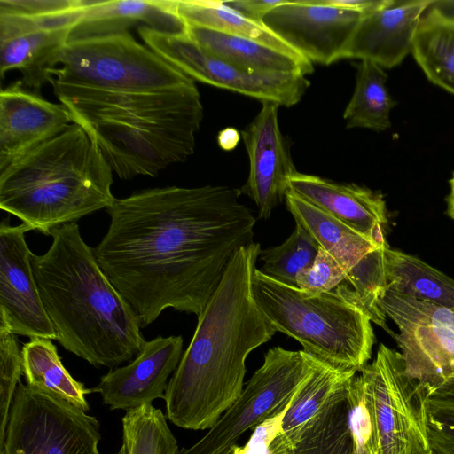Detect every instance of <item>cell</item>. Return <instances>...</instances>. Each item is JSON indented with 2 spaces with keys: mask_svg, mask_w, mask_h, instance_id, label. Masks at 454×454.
Listing matches in <instances>:
<instances>
[{
  "mask_svg": "<svg viewBox=\"0 0 454 454\" xmlns=\"http://www.w3.org/2000/svg\"><path fill=\"white\" fill-rule=\"evenodd\" d=\"M223 185L167 186L116 199L93 248L141 327L167 309L201 313L234 253L253 243L255 217Z\"/></svg>",
  "mask_w": 454,
  "mask_h": 454,
  "instance_id": "cell-1",
  "label": "cell"
},
{
  "mask_svg": "<svg viewBox=\"0 0 454 454\" xmlns=\"http://www.w3.org/2000/svg\"><path fill=\"white\" fill-rule=\"evenodd\" d=\"M261 249L253 242L234 253L168 382L166 416L181 428L212 427L242 393L248 355L276 333L252 292Z\"/></svg>",
  "mask_w": 454,
  "mask_h": 454,
  "instance_id": "cell-2",
  "label": "cell"
},
{
  "mask_svg": "<svg viewBox=\"0 0 454 454\" xmlns=\"http://www.w3.org/2000/svg\"><path fill=\"white\" fill-rule=\"evenodd\" d=\"M49 235L51 246L42 255L33 254L31 262L56 340L97 368L132 361L146 342L139 319L102 270L78 224L56 227Z\"/></svg>",
  "mask_w": 454,
  "mask_h": 454,
  "instance_id": "cell-3",
  "label": "cell"
},
{
  "mask_svg": "<svg viewBox=\"0 0 454 454\" xmlns=\"http://www.w3.org/2000/svg\"><path fill=\"white\" fill-rule=\"evenodd\" d=\"M53 90L72 121L86 130L121 179L155 176L194 153L203 119L195 82L146 92Z\"/></svg>",
  "mask_w": 454,
  "mask_h": 454,
  "instance_id": "cell-4",
  "label": "cell"
},
{
  "mask_svg": "<svg viewBox=\"0 0 454 454\" xmlns=\"http://www.w3.org/2000/svg\"><path fill=\"white\" fill-rule=\"evenodd\" d=\"M113 170L76 123L0 170V208L45 235L112 206Z\"/></svg>",
  "mask_w": 454,
  "mask_h": 454,
  "instance_id": "cell-5",
  "label": "cell"
},
{
  "mask_svg": "<svg viewBox=\"0 0 454 454\" xmlns=\"http://www.w3.org/2000/svg\"><path fill=\"white\" fill-rule=\"evenodd\" d=\"M254 301L276 332L296 340L319 360L359 372L372 357V320L357 303L335 289L313 294L278 282L255 269Z\"/></svg>",
  "mask_w": 454,
  "mask_h": 454,
  "instance_id": "cell-6",
  "label": "cell"
},
{
  "mask_svg": "<svg viewBox=\"0 0 454 454\" xmlns=\"http://www.w3.org/2000/svg\"><path fill=\"white\" fill-rule=\"evenodd\" d=\"M50 75L52 87L106 92L160 91L194 82L129 31L68 41Z\"/></svg>",
  "mask_w": 454,
  "mask_h": 454,
  "instance_id": "cell-7",
  "label": "cell"
},
{
  "mask_svg": "<svg viewBox=\"0 0 454 454\" xmlns=\"http://www.w3.org/2000/svg\"><path fill=\"white\" fill-rule=\"evenodd\" d=\"M319 362L304 350L292 351L279 346L270 348L237 400L202 438L181 449L180 454L226 452L247 431L286 412Z\"/></svg>",
  "mask_w": 454,
  "mask_h": 454,
  "instance_id": "cell-8",
  "label": "cell"
},
{
  "mask_svg": "<svg viewBox=\"0 0 454 454\" xmlns=\"http://www.w3.org/2000/svg\"><path fill=\"white\" fill-rule=\"evenodd\" d=\"M84 0H0V74L15 69L39 90L72 29Z\"/></svg>",
  "mask_w": 454,
  "mask_h": 454,
  "instance_id": "cell-9",
  "label": "cell"
},
{
  "mask_svg": "<svg viewBox=\"0 0 454 454\" xmlns=\"http://www.w3.org/2000/svg\"><path fill=\"white\" fill-rule=\"evenodd\" d=\"M96 417L20 383L0 454H100Z\"/></svg>",
  "mask_w": 454,
  "mask_h": 454,
  "instance_id": "cell-10",
  "label": "cell"
},
{
  "mask_svg": "<svg viewBox=\"0 0 454 454\" xmlns=\"http://www.w3.org/2000/svg\"><path fill=\"white\" fill-rule=\"evenodd\" d=\"M359 372L372 398L379 454H430L427 391L408 376L400 351L380 344Z\"/></svg>",
  "mask_w": 454,
  "mask_h": 454,
  "instance_id": "cell-11",
  "label": "cell"
},
{
  "mask_svg": "<svg viewBox=\"0 0 454 454\" xmlns=\"http://www.w3.org/2000/svg\"><path fill=\"white\" fill-rule=\"evenodd\" d=\"M397 326L405 372L429 393L454 378V312L387 286L379 301Z\"/></svg>",
  "mask_w": 454,
  "mask_h": 454,
  "instance_id": "cell-12",
  "label": "cell"
},
{
  "mask_svg": "<svg viewBox=\"0 0 454 454\" xmlns=\"http://www.w3.org/2000/svg\"><path fill=\"white\" fill-rule=\"evenodd\" d=\"M152 51L193 81L225 89L261 102L280 106L297 104L309 86L300 74H254L245 72L203 50L187 34L159 32L145 27L137 29Z\"/></svg>",
  "mask_w": 454,
  "mask_h": 454,
  "instance_id": "cell-13",
  "label": "cell"
},
{
  "mask_svg": "<svg viewBox=\"0 0 454 454\" xmlns=\"http://www.w3.org/2000/svg\"><path fill=\"white\" fill-rule=\"evenodd\" d=\"M29 231L24 223L12 226L8 218L0 224V328L29 339L56 340L25 239Z\"/></svg>",
  "mask_w": 454,
  "mask_h": 454,
  "instance_id": "cell-14",
  "label": "cell"
},
{
  "mask_svg": "<svg viewBox=\"0 0 454 454\" xmlns=\"http://www.w3.org/2000/svg\"><path fill=\"white\" fill-rule=\"evenodd\" d=\"M363 16L315 0H286L263 17L262 25L312 64L327 66L341 59Z\"/></svg>",
  "mask_w": 454,
  "mask_h": 454,
  "instance_id": "cell-15",
  "label": "cell"
},
{
  "mask_svg": "<svg viewBox=\"0 0 454 454\" xmlns=\"http://www.w3.org/2000/svg\"><path fill=\"white\" fill-rule=\"evenodd\" d=\"M279 106L262 102L255 118L240 132L249 159L248 177L240 192L254 202L262 219H268L285 200L288 178L296 171L280 130Z\"/></svg>",
  "mask_w": 454,
  "mask_h": 454,
  "instance_id": "cell-16",
  "label": "cell"
},
{
  "mask_svg": "<svg viewBox=\"0 0 454 454\" xmlns=\"http://www.w3.org/2000/svg\"><path fill=\"white\" fill-rule=\"evenodd\" d=\"M182 336H159L146 341L141 352L127 365L110 369L100 378L95 392L110 410L138 408L163 399L168 379L182 355Z\"/></svg>",
  "mask_w": 454,
  "mask_h": 454,
  "instance_id": "cell-17",
  "label": "cell"
},
{
  "mask_svg": "<svg viewBox=\"0 0 454 454\" xmlns=\"http://www.w3.org/2000/svg\"><path fill=\"white\" fill-rule=\"evenodd\" d=\"M287 186V191L323 209L377 246H388L387 210L380 192L297 170L289 176Z\"/></svg>",
  "mask_w": 454,
  "mask_h": 454,
  "instance_id": "cell-18",
  "label": "cell"
},
{
  "mask_svg": "<svg viewBox=\"0 0 454 454\" xmlns=\"http://www.w3.org/2000/svg\"><path fill=\"white\" fill-rule=\"evenodd\" d=\"M72 118L62 104L50 102L17 82L0 93V170L59 134Z\"/></svg>",
  "mask_w": 454,
  "mask_h": 454,
  "instance_id": "cell-19",
  "label": "cell"
},
{
  "mask_svg": "<svg viewBox=\"0 0 454 454\" xmlns=\"http://www.w3.org/2000/svg\"><path fill=\"white\" fill-rule=\"evenodd\" d=\"M432 1L396 3L364 15L341 57L376 63L382 68L400 65L411 53L413 40L425 11Z\"/></svg>",
  "mask_w": 454,
  "mask_h": 454,
  "instance_id": "cell-20",
  "label": "cell"
},
{
  "mask_svg": "<svg viewBox=\"0 0 454 454\" xmlns=\"http://www.w3.org/2000/svg\"><path fill=\"white\" fill-rule=\"evenodd\" d=\"M134 27L188 33L186 22L178 14L176 0H84L69 41L125 32Z\"/></svg>",
  "mask_w": 454,
  "mask_h": 454,
  "instance_id": "cell-21",
  "label": "cell"
},
{
  "mask_svg": "<svg viewBox=\"0 0 454 454\" xmlns=\"http://www.w3.org/2000/svg\"><path fill=\"white\" fill-rule=\"evenodd\" d=\"M188 26L189 36L209 54L254 74H300L313 72L310 61L259 42Z\"/></svg>",
  "mask_w": 454,
  "mask_h": 454,
  "instance_id": "cell-22",
  "label": "cell"
},
{
  "mask_svg": "<svg viewBox=\"0 0 454 454\" xmlns=\"http://www.w3.org/2000/svg\"><path fill=\"white\" fill-rule=\"evenodd\" d=\"M357 373L320 360L282 418L279 433L282 440L293 449L310 423L336 403L346 399L348 387Z\"/></svg>",
  "mask_w": 454,
  "mask_h": 454,
  "instance_id": "cell-23",
  "label": "cell"
},
{
  "mask_svg": "<svg viewBox=\"0 0 454 454\" xmlns=\"http://www.w3.org/2000/svg\"><path fill=\"white\" fill-rule=\"evenodd\" d=\"M285 201L295 222L301 223L348 272L372 250L382 247L370 241L323 209L287 191Z\"/></svg>",
  "mask_w": 454,
  "mask_h": 454,
  "instance_id": "cell-24",
  "label": "cell"
},
{
  "mask_svg": "<svg viewBox=\"0 0 454 454\" xmlns=\"http://www.w3.org/2000/svg\"><path fill=\"white\" fill-rule=\"evenodd\" d=\"M26 384L35 390L59 397L88 412L87 395L95 392L74 380L63 365L51 340L30 339L21 348Z\"/></svg>",
  "mask_w": 454,
  "mask_h": 454,
  "instance_id": "cell-25",
  "label": "cell"
},
{
  "mask_svg": "<svg viewBox=\"0 0 454 454\" xmlns=\"http://www.w3.org/2000/svg\"><path fill=\"white\" fill-rule=\"evenodd\" d=\"M411 54L427 78L454 95V15L431 8L419 24Z\"/></svg>",
  "mask_w": 454,
  "mask_h": 454,
  "instance_id": "cell-26",
  "label": "cell"
},
{
  "mask_svg": "<svg viewBox=\"0 0 454 454\" xmlns=\"http://www.w3.org/2000/svg\"><path fill=\"white\" fill-rule=\"evenodd\" d=\"M388 286L454 312V279L421 259L385 248Z\"/></svg>",
  "mask_w": 454,
  "mask_h": 454,
  "instance_id": "cell-27",
  "label": "cell"
},
{
  "mask_svg": "<svg viewBox=\"0 0 454 454\" xmlns=\"http://www.w3.org/2000/svg\"><path fill=\"white\" fill-rule=\"evenodd\" d=\"M356 86L343 118L346 127L384 131L391 127L390 113L397 102L390 95L384 68L369 60H360Z\"/></svg>",
  "mask_w": 454,
  "mask_h": 454,
  "instance_id": "cell-28",
  "label": "cell"
},
{
  "mask_svg": "<svg viewBox=\"0 0 454 454\" xmlns=\"http://www.w3.org/2000/svg\"><path fill=\"white\" fill-rule=\"evenodd\" d=\"M176 8L187 25L251 39L286 53L299 55L262 24L246 18L226 1L176 0Z\"/></svg>",
  "mask_w": 454,
  "mask_h": 454,
  "instance_id": "cell-29",
  "label": "cell"
},
{
  "mask_svg": "<svg viewBox=\"0 0 454 454\" xmlns=\"http://www.w3.org/2000/svg\"><path fill=\"white\" fill-rule=\"evenodd\" d=\"M121 423L127 454H180L165 415L153 404L126 411Z\"/></svg>",
  "mask_w": 454,
  "mask_h": 454,
  "instance_id": "cell-30",
  "label": "cell"
},
{
  "mask_svg": "<svg viewBox=\"0 0 454 454\" xmlns=\"http://www.w3.org/2000/svg\"><path fill=\"white\" fill-rule=\"evenodd\" d=\"M295 223L294 231L283 243L261 249L258 257L262 262L260 270L263 274L292 286H297V275L313 265L320 247L312 235Z\"/></svg>",
  "mask_w": 454,
  "mask_h": 454,
  "instance_id": "cell-31",
  "label": "cell"
},
{
  "mask_svg": "<svg viewBox=\"0 0 454 454\" xmlns=\"http://www.w3.org/2000/svg\"><path fill=\"white\" fill-rule=\"evenodd\" d=\"M292 454H353L346 399L306 427Z\"/></svg>",
  "mask_w": 454,
  "mask_h": 454,
  "instance_id": "cell-32",
  "label": "cell"
},
{
  "mask_svg": "<svg viewBox=\"0 0 454 454\" xmlns=\"http://www.w3.org/2000/svg\"><path fill=\"white\" fill-rule=\"evenodd\" d=\"M346 402L353 454H379L372 398L360 372L353 378L348 387Z\"/></svg>",
  "mask_w": 454,
  "mask_h": 454,
  "instance_id": "cell-33",
  "label": "cell"
},
{
  "mask_svg": "<svg viewBox=\"0 0 454 454\" xmlns=\"http://www.w3.org/2000/svg\"><path fill=\"white\" fill-rule=\"evenodd\" d=\"M22 373L21 349L16 336L0 328V449Z\"/></svg>",
  "mask_w": 454,
  "mask_h": 454,
  "instance_id": "cell-34",
  "label": "cell"
},
{
  "mask_svg": "<svg viewBox=\"0 0 454 454\" xmlns=\"http://www.w3.org/2000/svg\"><path fill=\"white\" fill-rule=\"evenodd\" d=\"M347 271L325 249L319 251L313 265L296 277L297 287L302 291L321 294L333 291L346 282Z\"/></svg>",
  "mask_w": 454,
  "mask_h": 454,
  "instance_id": "cell-35",
  "label": "cell"
},
{
  "mask_svg": "<svg viewBox=\"0 0 454 454\" xmlns=\"http://www.w3.org/2000/svg\"><path fill=\"white\" fill-rule=\"evenodd\" d=\"M427 411V434L432 452L454 454V409H430Z\"/></svg>",
  "mask_w": 454,
  "mask_h": 454,
  "instance_id": "cell-36",
  "label": "cell"
},
{
  "mask_svg": "<svg viewBox=\"0 0 454 454\" xmlns=\"http://www.w3.org/2000/svg\"><path fill=\"white\" fill-rule=\"evenodd\" d=\"M286 0H242L227 1V4L244 15L246 18L262 24L263 17L273 8L284 4Z\"/></svg>",
  "mask_w": 454,
  "mask_h": 454,
  "instance_id": "cell-37",
  "label": "cell"
},
{
  "mask_svg": "<svg viewBox=\"0 0 454 454\" xmlns=\"http://www.w3.org/2000/svg\"><path fill=\"white\" fill-rule=\"evenodd\" d=\"M317 4L358 12L366 15L387 4L389 0H315Z\"/></svg>",
  "mask_w": 454,
  "mask_h": 454,
  "instance_id": "cell-38",
  "label": "cell"
},
{
  "mask_svg": "<svg viewBox=\"0 0 454 454\" xmlns=\"http://www.w3.org/2000/svg\"><path fill=\"white\" fill-rule=\"evenodd\" d=\"M426 405L430 409H454V378L429 393Z\"/></svg>",
  "mask_w": 454,
  "mask_h": 454,
  "instance_id": "cell-39",
  "label": "cell"
},
{
  "mask_svg": "<svg viewBox=\"0 0 454 454\" xmlns=\"http://www.w3.org/2000/svg\"><path fill=\"white\" fill-rule=\"evenodd\" d=\"M241 138V134L232 127L221 130L217 137L220 147L225 151L235 149Z\"/></svg>",
  "mask_w": 454,
  "mask_h": 454,
  "instance_id": "cell-40",
  "label": "cell"
},
{
  "mask_svg": "<svg viewBox=\"0 0 454 454\" xmlns=\"http://www.w3.org/2000/svg\"><path fill=\"white\" fill-rule=\"evenodd\" d=\"M270 454H292V449L282 440L279 434L272 442Z\"/></svg>",
  "mask_w": 454,
  "mask_h": 454,
  "instance_id": "cell-41",
  "label": "cell"
},
{
  "mask_svg": "<svg viewBox=\"0 0 454 454\" xmlns=\"http://www.w3.org/2000/svg\"><path fill=\"white\" fill-rule=\"evenodd\" d=\"M450 184V192L446 198L447 203V215L454 220V172L452 174L451 178L449 181Z\"/></svg>",
  "mask_w": 454,
  "mask_h": 454,
  "instance_id": "cell-42",
  "label": "cell"
},
{
  "mask_svg": "<svg viewBox=\"0 0 454 454\" xmlns=\"http://www.w3.org/2000/svg\"><path fill=\"white\" fill-rule=\"evenodd\" d=\"M236 447H237V445H235L234 447L231 448L230 450H228L226 452H224L223 454H237L236 453Z\"/></svg>",
  "mask_w": 454,
  "mask_h": 454,
  "instance_id": "cell-43",
  "label": "cell"
}]
</instances>
